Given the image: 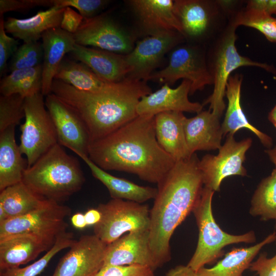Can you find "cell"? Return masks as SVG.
Instances as JSON below:
<instances>
[{
  "label": "cell",
  "mask_w": 276,
  "mask_h": 276,
  "mask_svg": "<svg viewBox=\"0 0 276 276\" xmlns=\"http://www.w3.org/2000/svg\"><path fill=\"white\" fill-rule=\"evenodd\" d=\"M154 115L136 118L90 143L89 158L103 170L126 172L157 184L175 162L155 136Z\"/></svg>",
  "instance_id": "6da1fadb"
},
{
  "label": "cell",
  "mask_w": 276,
  "mask_h": 276,
  "mask_svg": "<svg viewBox=\"0 0 276 276\" xmlns=\"http://www.w3.org/2000/svg\"><path fill=\"white\" fill-rule=\"evenodd\" d=\"M199 161L195 153L176 162L157 184V193L150 210L149 236L158 268L171 260V238L200 197L203 183Z\"/></svg>",
  "instance_id": "7a4b0ae2"
},
{
  "label": "cell",
  "mask_w": 276,
  "mask_h": 276,
  "mask_svg": "<svg viewBox=\"0 0 276 276\" xmlns=\"http://www.w3.org/2000/svg\"><path fill=\"white\" fill-rule=\"evenodd\" d=\"M146 82L125 78L117 82L106 83L97 91H85L54 79L51 93L80 116L91 143L105 137L139 116L136 108L140 100L152 93Z\"/></svg>",
  "instance_id": "3957f363"
},
{
  "label": "cell",
  "mask_w": 276,
  "mask_h": 276,
  "mask_svg": "<svg viewBox=\"0 0 276 276\" xmlns=\"http://www.w3.org/2000/svg\"><path fill=\"white\" fill-rule=\"evenodd\" d=\"M21 181L38 196L59 202L80 191L85 177L78 160L57 143L26 169Z\"/></svg>",
  "instance_id": "277c9868"
},
{
  "label": "cell",
  "mask_w": 276,
  "mask_h": 276,
  "mask_svg": "<svg viewBox=\"0 0 276 276\" xmlns=\"http://www.w3.org/2000/svg\"><path fill=\"white\" fill-rule=\"evenodd\" d=\"M237 27L229 20L225 29L208 45L206 62L213 80L212 94L202 105L210 104L209 110L221 118L225 104L224 97L231 73L242 66H256L274 73L273 66L251 60L239 54L235 46Z\"/></svg>",
  "instance_id": "5b68a950"
},
{
  "label": "cell",
  "mask_w": 276,
  "mask_h": 276,
  "mask_svg": "<svg viewBox=\"0 0 276 276\" xmlns=\"http://www.w3.org/2000/svg\"><path fill=\"white\" fill-rule=\"evenodd\" d=\"M214 191L203 186L202 193L192 212L198 228L195 251L187 265L197 271L206 264H211L223 255L224 247L236 243H252L256 237L251 231L241 235L223 231L216 222L212 203Z\"/></svg>",
  "instance_id": "8992f818"
},
{
  "label": "cell",
  "mask_w": 276,
  "mask_h": 276,
  "mask_svg": "<svg viewBox=\"0 0 276 276\" xmlns=\"http://www.w3.org/2000/svg\"><path fill=\"white\" fill-rule=\"evenodd\" d=\"M231 1H174L183 36L209 45L229 22Z\"/></svg>",
  "instance_id": "52a82bcc"
},
{
  "label": "cell",
  "mask_w": 276,
  "mask_h": 276,
  "mask_svg": "<svg viewBox=\"0 0 276 276\" xmlns=\"http://www.w3.org/2000/svg\"><path fill=\"white\" fill-rule=\"evenodd\" d=\"M43 96L40 92L25 99V120L20 126L19 147L22 154L26 156L28 167L58 143L56 130Z\"/></svg>",
  "instance_id": "ba28073f"
},
{
  "label": "cell",
  "mask_w": 276,
  "mask_h": 276,
  "mask_svg": "<svg viewBox=\"0 0 276 276\" xmlns=\"http://www.w3.org/2000/svg\"><path fill=\"white\" fill-rule=\"evenodd\" d=\"M101 217L94 225V235L107 244L124 233L149 230L150 210L147 204L119 199L100 203Z\"/></svg>",
  "instance_id": "9c48e42d"
},
{
  "label": "cell",
  "mask_w": 276,
  "mask_h": 276,
  "mask_svg": "<svg viewBox=\"0 0 276 276\" xmlns=\"http://www.w3.org/2000/svg\"><path fill=\"white\" fill-rule=\"evenodd\" d=\"M180 79L190 81V95L206 85L213 84L204 48L187 45L176 49L171 54L168 65L153 72L147 81L157 80L169 85Z\"/></svg>",
  "instance_id": "30bf717a"
},
{
  "label": "cell",
  "mask_w": 276,
  "mask_h": 276,
  "mask_svg": "<svg viewBox=\"0 0 276 276\" xmlns=\"http://www.w3.org/2000/svg\"><path fill=\"white\" fill-rule=\"evenodd\" d=\"M71 209L55 200L46 199L38 209L26 215L0 223V238L20 234H33L57 238L66 232L65 218Z\"/></svg>",
  "instance_id": "8fae6325"
},
{
  "label": "cell",
  "mask_w": 276,
  "mask_h": 276,
  "mask_svg": "<svg viewBox=\"0 0 276 276\" xmlns=\"http://www.w3.org/2000/svg\"><path fill=\"white\" fill-rule=\"evenodd\" d=\"M252 143L249 137L237 141L234 135H227L216 155L208 154L203 156L199 161V168L204 187L219 192L225 178L233 175L246 176L247 171L243 164Z\"/></svg>",
  "instance_id": "7c38bea8"
},
{
  "label": "cell",
  "mask_w": 276,
  "mask_h": 276,
  "mask_svg": "<svg viewBox=\"0 0 276 276\" xmlns=\"http://www.w3.org/2000/svg\"><path fill=\"white\" fill-rule=\"evenodd\" d=\"M45 104L56 130L58 143L80 158L88 157L90 141L87 129L80 116L52 93L45 96Z\"/></svg>",
  "instance_id": "4fadbf2b"
},
{
  "label": "cell",
  "mask_w": 276,
  "mask_h": 276,
  "mask_svg": "<svg viewBox=\"0 0 276 276\" xmlns=\"http://www.w3.org/2000/svg\"><path fill=\"white\" fill-rule=\"evenodd\" d=\"M183 36L167 31L151 35L139 41L125 58L129 68L126 78L147 81L165 54L175 46Z\"/></svg>",
  "instance_id": "5bb4252c"
},
{
  "label": "cell",
  "mask_w": 276,
  "mask_h": 276,
  "mask_svg": "<svg viewBox=\"0 0 276 276\" xmlns=\"http://www.w3.org/2000/svg\"><path fill=\"white\" fill-rule=\"evenodd\" d=\"M107 244L94 234L75 240L52 276H95L104 265Z\"/></svg>",
  "instance_id": "9a60e30c"
},
{
  "label": "cell",
  "mask_w": 276,
  "mask_h": 276,
  "mask_svg": "<svg viewBox=\"0 0 276 276\" xmlns=\"http://www.w3.org/2000/svg\"><path fill=\"white\" fill-rule=\"evenodd\" d=\"M73 35L77 44L120 54H127L134 48L131 37L104 15L84 19Z\"/></svg>",
  "instance_id": "2e32d148"
},
{
  "label": "cell",
  "mask_w": 276,
  "mask_h": 276,
  "mask_svg": "<svg viewBox=\"0 0 276 276\" xmlns=\"http://www.w3.org/2000/svg\"><path fill=\"white\" fill-rule=\"evenodd\" d=\"M142 265L158 267L149 246V230L128 233L107 244L104 266Z\"/></svg>",
  "instance_id": "e0dca14e"
},
{
  "label": "cell",
  "mask_w": 276,
  "mask_h": 276,
  "mask_svg": "<svg viewBox=\"0 0 276 276\" xmlns=\"http://www.w3.org/2000/svg\"><path fill=\"white\" fill-rule=\"evenodd\" d=\"M56 238L20 234L0 238V270L19 267L47 251Z\"/></svg>",
  "instance_id": "ac0fdd59"
},
{
  "label": "cell",
  "mask_w": 276,
  "mask_h": 276,
  "mask_svg": "<svg viewBox=\"0 0 276 276\" xmlns=\"http://www.w3.org/2000/svg\"><path fill=\"white\" fill-rule=\"evenodd\" d=\"M190 88L191 82L187 80H183L175 88L165 84L160 89L141 98L137 106V113L138 115L154 116L165 111L198 113L203 106L189 100Z\"/></svg>",
  "instance_id": "d6986e66"
},
{
  "label": "cell",
  "mask_w": 276,
  "mask_h": 276,
  "mask_svg": "<svg viewBox=\"0 0 276 276\" xmlns=\"http://www.w3.org/2000/svg\"><path fill=\"white\" fill-rule=\"evenodd\" d=\"M70 54L107 83L123 80L129 73L125 55L122 54L76 43Z\"/></svg>",
  "instance_id": "ffe728a7"
},
{
  "label": "cell",
  "mask_w": 276,
  "mask_h": 276,
  "mask_svg": "<svg viewBox=\"0 0 276 276\" xmlns=\"http://www.w3.org/2000/svg\"><path fill=\"white\" fill-rule=\"evenodd\" d=\"M220 118L209 110L185 118L183 128L190 156L197 151L219 150L221 147L223 134Z\"/></svg>",
  "instance_id": "44dd1931"
},
{
  "label": "cell",
  "mask_w": 276,
  "mask_h": 276,
  "mask_svg": "<svg viewBox=\"0 0 276 276\" xmlns=\"http://www.w3.org/2000/svg\"><path fill=\"white\" fill-rule=\"evenodd\" d=\"M41 39L43 52L41 93L46 96L51 93L55 76L65 55L72 51L76 42L73 34L60 27L47 30Z\"/></svg>",
  "instance_id": "7402d4cb"
},
{
  "label": "cell",
  "mask_w": 276,
  "mask_h": 276,
  "mask_svg": "<svg viewBox=\"0 0 276 276\" xmlns=\"http://www.w3.org/2000/svg\"><path fill=\"white\" fill-rule=\"evenodd\" d=\"M129 2L142 27L150 35L167 31H176L182 35L181 25L174 12L173 1L132 0Z\"/></svg>",
  "instance_id": "603a6c76"
},
{
  "label": "cell",
  "mask_w": 276,
  "mask_h": 276,
  "mask_svg": "<svg viewBox=\"0 0 276 276\" xmlns=\"http://www.w3.org/2000/svg\"><path fill=\"white\" fill-rule=\"evenodd\" d=\"M186 117L179 111H165L154 116L156 140L160 147L175 162L188 158L183 123Z\"/></svg>",
  "instance_id": "cb8c5ba5"
},
{
  "label": "cell",
  "mask_w": 276,
  "mask_h": 276,
  "mask_svg": "<svg viewBox=\"0 0 276 276\" xmlns=\"http://www.w3.org/2000/svg\"><path fill=\"white\" fill-rule=\"evenodd\" d=\"M242 80V76L238 74L231 75L228 80L225 93L228 105L221 124L223 136L234 135L239 130L245 128L253 132L264 146L271 148V137L251 124L243 111L240 103Z\"/></svg>",
  "instance_id": "d4e9b609"
},
{
  "label": "cell",
  "mask_w": 276,
  "mask_h": 276,
  "mask_svg": "<svg viewBox=\"0 0 276 276\" xmlns=\"http://www.w3.org/2000/svg\"><path fill=\"white\" fill-rule=\"evenodd\" d=\"M64 9L53 6L25 19L8 17L4 22L5 29L24 42L38 41L47 30L60 27Z\"/></svg>",
  "instance_id": "484cf974"
},
{
  "label": "cell",
  "mask_w": 276,
  "mask_h": 276,
  "mask_svg": "<svg viewBox=\"0 0 276 276\" xmlns=\"http://www.w3.org/2000/svg\"><path fill=\"white\" fill-rule=\"evenodd\" d=\"M275 240L276 232H273L254 245L233 248L213 267L198 270L197 276H242L261 249Z\"/></svg>",
  "instance_id": "4316f807"
},
{
  "label": "cell",
  "mask_w": 276,
  "mask_h": 276,
  "mask_svg": "<svg viewBox=\"0 0 276 276\" xmlns=\"http://www.w3.org/2000/svg\"><path fill=\"white\" fill-rule=\"evenodd\" d=\"M15 126L0 132V191L22 181L28 167L15 140Z\"/></svg>",
  "instance_id": "83f0119b"
},
{
  "label": "cell",
  "mask_w": 276,
  "mask_h": 276,
  "mask_svg": "<svg viewBox=\"0 0 276 276\" xmlns=\"http://www.w3.org/2000/svg\"><path fill=\"white\" fill-rule=\"evenodd\" d=\"M81 158L89 167L93 176L107 188L112 199L142 203L155 198L157 188L140 186L127 179L113 176L96 165L87 156Z\"/></svg>",
  "instance_id": "f1b7e54d"
},
{
  "label": "cell",
  "mask_w": 276,
  "mask_h": 276,
  "mask_svg": "<svg viewBox=\"0 0 276 276\" xmlns=\"http://www.w3.org/2000/svg\"><path fill=\"white\" fill-rule=\"evenodd\" d=\"M0 206L7 219L26 215L38 209L46 199L32 192L22 181L0 191Z\"/></svg>",
  "instance_id": "f546056e"
},
{
  "label": "cell",
  "mask_w": 276,
  "mask_h": 276,
  "mask_svg": "<svg viewBox=\"0 0 276 276\" xmlns=\"http://www.w3.org/2000/svg\"><path fill=\"white\" fill-rule=\"evenodd\" d=\"M54 79L60 80L85 91H97L107 83L98 77L85 64L64 58Z\"/></svg>",
  "instance_id": "4dcf8cb0"
},
{
  "label": "cell",
  "mask_w": 276,
  "mask_h": 276,
  "mask_svg": "<svg viewBox=\"0 0 276 276\" xmlns=\"http://www.w3.org/2000/svg\"><path fill=\"white\" fill-rule=\"evenodd\" d=\"M249 214L263 221L276 220V168L258 186L251 198Z\"/></svg>",
  "instance_id": "1f68e13d"
},
{
  "label": "cell",
  "mask_w": 276,
  "mask_h": 276,
  "mask_svg": "<svg viewBox=\"0 0 276 276\" xmlns=\"http://www.w3.org/2000/svg\"><path fill=\"white\" fill-rule=\"evenodd\" d=\"M229 20L237 27L244 26L254 28L269 41L276 42V18L262 11L245 6L239 8L232 13Z\"/></svg>",
  "instance_id": "d6a6232c"
},
{
  "label": "cell",
  "mask_w": 276,
  "mask_h": 276,
  "mask_svg": "<svg viewBox=\"0 0 276 276\" xmlns=\"http://www.w3.org/2000/svg\"><path fill=\"white\" fill-rule=\"evenodd\" d=\"M75 241L73 233L65 232L57 237L53 246L39 260L22 268L0 270V276H37L43 271L58 252L69 248Z\"/></svg>",
  "instance_id": "836d02e7"
},
{
  "label": "cell",
  "mask_w": 276,
  "mask_h": 276,
  "mask_svg": "<svg viewBox=\"0 0 276 276\" xmlns=\"http://www.w3.org/2000/svg\"><path fill=\"white\" fill-rule=\"evenodd\" d=\"M25 98L19 94L0 97V132L11 126H16L25 117Z\"/></svg>",
  "instance_id": "e575fe53"
},
{
  "label": "cell",
  "mask_w": 276,
  "mask_h": 276,
  "mask_svg": "<svg viewBox=\"0 0 276 276\" xmlns=\"http://www.w3.org/2000/svg\"><path fill=\"white\" fill-rule=\"evenodd\" d=\"M43 56L42 42L38 41L24 42L12 56L9 63V70L12 72L42 64Z\"/></svg>",
  "instance_id": "d590c367"
},
{
  "label": "cell",
  "mask_w": 276,
  "mask_h": 276,
  "mask_svg": "<svg viewBox=\"0 0 276 276\" xmlns=\"http://www.w3.org/2000/svg\"><path fill=\"white\" fill-rule=\"evenodd\" d=\"M42 64L37 66L14 70L2 79L0 92L2 95L14 94L15 88L23 81L29 79L41 78Z\"/></svg>",
  "instance_id": "8d00e7d4"
},
{
  "label": "cell",
  "mask_w": 276,
  "mask_h": 276,
  "mask_svg": "<svg viewBox=\"0 0 276 276\" xmlns=\"http://www.w3.org/2000/svg\"><path fill=\"white\" fill-rule=\"evenodd\" d=\"M54 6L59 8L67 7L77 9L84 19L96 16L108 1L103 0H53Z\"/></svg>",
  "instance_id": "74e56055"
},
{
  "label": "cell",
  "mask_w": 276,
  "mask_h": 276,
  "mask_svg": "<svg viewBox=\"0 0 276 276\" xmlns=\"http://www.w3.org/2000/svg\"><path fill=\"white\" fill-rule=\"evenodd\" d=\"M95 276H155L150 267L142 265L104 266Z\"/></svg>",
  "instance_id": "f35d334b"
},
{
  "label": "cell",
  "mask_w": 276,
  "mask_h": 276,
  "mask_svg": "<svg viewBox=\"0 0 276 276\" xmlns=\"http://www.w3.org/2000/svg\"><path fill=\"white\" fill-rule=\"evenodd\" d=\"M3 18L0 19V75L5 72L8 60L12 57L18 49V39L7 34L4 27Z\"/></svg>",
  "instance_id": "ab89813d"
},
{
  "label": "cell",
  "mask_w": 276,
  "mask_h": 276,
  "mask_svg": "<svg viewBox=\"0 0 276 276\" xmlns=\"http://www.w3.org/2000/svg\"><path fill=\"white\" fill-rule=\"evenodd\" d=\"M54 6L53 0H0L1 16L10 11H22L36 7Z\"/></svg>",
  "instance_id": "60d3db41"
},
{
  "label": "cell",
  "mask_w": 276,
  "mask_h": 276,
  "mask_svg": "<svg viewBox=\"0 0 276 276\" xmlns=\"http://www.w3.org/2000/svg\"><path fill=\"white\" fill-rule=\"evenodd\" d=\"M276 242V240H275ZM258 276H276V254L269 258L266 252H262L249 267Z\"/></svg>",
  "instance_id": "b9f144b4"
},
{
  "label": "cell",
  "mask_w": 276,
  "mask_h": 276,
  "mask_svg": "<svg viewBox=\"0 0 276 276\" xmlns=\"http://www.w3.org/2000/svg\"><path fill=\"white\" fill-rule=\"evenodd\" d=\"M84 20L82 16L71 7H65L60 25V28L71 34L75 33Z\"/></svg>",
  "instance_id": "7bdbcfd3"
},
{
  "label": "cell",
  "mask_w": 276,
  "mask_h": 276,
  "mask_svg": "<svg viewBox=\"0 0 276 276\" xmlns=\"http://www.w3.org/2000/svg\"><path fill=\"white\" fill-rule=\"evenodd\" d=\"M245 3L247 8L262 11L270 16L276 15V0H251Z\"/></svg>",
  "instance_id": "ee69618b"
},
{
  "label": "cell",
  "mask_w": 276,
  "mask_h": 276,
  "mask_svg": "<svg viewBox=\"0 0 276 276\" xmlns=\"http://www.w3.org/2000/svg\"><path fill=\"white\" fill-rule=\"evenodd\" d=\"M165 276H197V274L196 271L187 265H179L169 270Z\"/></svg>",
  "instance_id": "f6af8a7d"
},
{
  "label": "cell",
  "mask_w": 276,
  "mask_h": 276,
  "mask_svg": "<svg viewBox=\"0 0 276 276\" xmlns=\"http://www.w3.org/2000/svg\"><path fill=\"white\" fill-rule=\"evenodd\" d=\"M84 216L87 225H95L100 221L101 215L96 208L88 210L84 214Z\"/></svg>",
  "instance_id": "bcb514c9"
},
{
  "label": "cell",
  "mask_w": 276,
  "mask_h": 276,
  "mask_svg": "<svg viewBox=\"0 0 276 276\" xmlns=\"http://www.w3.org/2000/svg\"><path fill=\"white\" fill-rule=\"evenodd\" d=\"M72 225L76 228L82 229L87 226L84 215L80 213L74 214L71 219Z\"/></svg>",
  "instance_id": "7dc6e473"
},
{
  "label": "cell",
  "mask_w": 276,
  "mask_h": 276,
  "mask_svg": "<svg viewBox=\"0 0 276 276\" xmlns=\"http://www.w3.org/2000/svg\"><path fill=\"white\" fill-rule=\"evenodd\" d=\"M265 152L276 168V146L272 148H271L266 150Z\"/></svg>",
  "instance_id": "c3c4849f"
},
{
  "label": "cell",
  "mask_w": 276,
  "mask_h": 276,
  "mask_svg": "<svg viewBox=\"0 0 276 276\" xmlns=\"http://www.w3.org/2000/svg\"><path fill=\"white\" fill-rule=\"evenodd\" d=\"M268 118L272 124L276 123V105L269 113Z\"/></svg>",
  "instance_id": "681fc988"
},
{
  "label": "cell",
  "mask_w": 276,
  "mask_h": 276,
  "mask_svg": "<svg viewBox=\"0 0 276 276\" xmlns=\"http://www.w3.org/2000/svg\"><path fill=\"white\" fill-rule=\"evenodd\" d=\"M273 126H274V127H275V129H276V123H274V124H273Z\"/></svg>",
  "instance_id": "f907efd6"
},
{
  "label": "cell",
  "mask_w": 276,
  "mask_h": 276,
  "mask_svg": "<svg viewBox=\"0 0 276 276\" xmlns=\"http://www.w3.org/2000/svg\"><path fill=\"white\" fill-rule=\"evenodd\" d=\"M44 276H47V275H44Z\"/></svg>",
  "instance_id": "816d5d0a"
}]
</instances>
